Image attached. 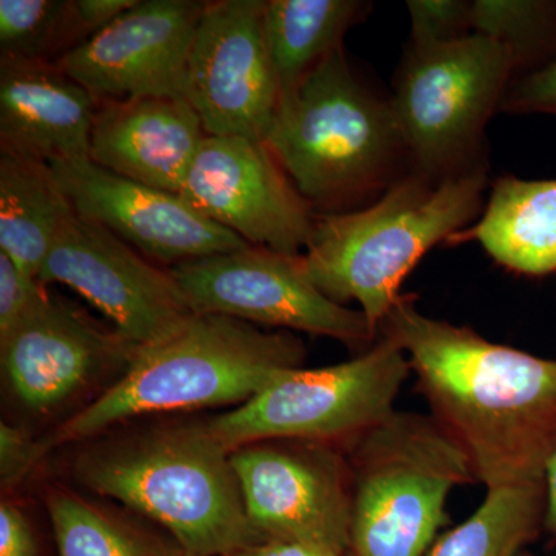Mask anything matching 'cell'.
<instances>
[{
	"label": "cell",
	"mask_w": 556,
	"mask_h": 556,
	"mask_svg": "<svg viewBox=\"0 0 556 556\" xmlns=\"http://www.w3.org/2000/svg\"><path fill=\"white\" fill-rule=\"evenodd\" d=\"M379 336L407 356L430 415L486 490L546 479L556 456V361L428 317L399 298Z\"/></svg>",
	"instance_id": "obj_1"
},
{
	"label": "cell",
	"mask_w": 556,
	"mask_h": 556,
	"mask_svg": "<svg viewBox=\"0 0 556 556\" xmlns=\"http://www.w3.org/2000/svg\"><path fill=\"white\" fill-rule=\"evenodd\" d=\"M230 455L207 422L156 427L84 448L75 477L164 527L185 556H228L262 543Z\"/></svg>",
	"instance_id": "obj_2"
},
{
	"label": "cell",
	"mask_w": 556,
	"mask_h": 556,
	"mask_svg": "<svg viewBox=\"0 0 556 556\" xmlns=\"http://www.w3.org/2000/svg\"><path fill=\"white\" fill-rule=\"evenodd\" d=\"M305 357V345L292 332L197 314L170 338L139 348L112 387L39 442V459L58 445L102 437L135 417L240 407L278 376L302 368Z\"/></svg>",
	"instance_id": "obj_3"
},
{
	"label": "cell",
	"mask_w": 556,
	"mask_h": 556,
	"mask_svg": "<svg viewBox=\"0 0 556 556\" xmlns=\"http://www.w3.org/2000/svg\"><path fill=\"white\" fill-rule=\"evenodd\" d=\"M486 172L430 179L408 170L367 207L316 214L303 270L328 299L358 303L379 332L420 258L481 214Z\"/></svg>",
	"instance_id": "obj_4"
},
{
	"label": "cell",
	"mask_w": 556,
	"mask_h": 556,
	"mask_svg": "<svg viewBox=\"0 0 556 556\" xmlns=\"http://www.w3.org/2000/svg\"><path fill=\"white\" fill-rule=\"evenodd\" d=\"M265 144L317 214L353 211L407 174L390 101L356 78L343 47L280 98Z\"/></svg>",
	"instance_id": "obj_5"
},
{
	"label": "cell",
	"mask_w": 556,
	"mask_h": 556,
	"mask_svg": "<svg viewBox=\"0 0 556 556\" xmlns=\"http://www.w3.org/2000/svg\"><path fill=\"white\" fill-rule=\"evenodd\" d=\"M353 556H427L470 460L431 415L391 413L345 450Z\"/></svg>",
	"instance_id": "obj_6"
},
{
	"label": "cell",
	"mask_w": 556,
	"mask_h": 556,
	"mask_svg": "<svg viewBox=\"0 0 556 556\" xmlns=\"http://www.w3.org/2000/svg\"><path fill=\"white\" fill-rule=\"evenodd\" d=\"M515 78L514 53L489 36L409 42L390 100L409 172L445 179L489 169L486 123Z\"/></svg>",
	"instance_id": "obj_7"
},
{
	"label": "cell",
	"mask_w": 556,
	"mask_h": 556,
	"mask_svg": "<svg viewBox=\"0 0 556 556\" xmlns=\"http://www.w3.org/2000/svg\"><path fill=\"white\" fill-rule=\"evenodd\" d=\"M412 372L393 340L342 364L295 368L278 376L240 407L207 420L214 437L236 452L266 441H303L345 450L396 412Z\"/></svg>",
	"instance_id": "obj_8"
},
{
	"label": "cell",
	"mask_w": 556,
	"mask_h": 556,
	"mask_svg": "<svg viewBox=\"0 0 556 556\" xmlns=\"http://www.w3.org/2000/svg\"><path fill=\"white\" fill-rule=\"evenodd\" d=\"M169 269L197 314L325 336L362 351L379 339L361 309L340 305L318 291L300 255L249 247Z\"/></svg>",
	"instance_id": "obj_9"
},
{
	"label": "cell",
	"mask_w": 556,
	"mask_h": 556,
	"mask_svg": "<svg viewBox=\"0 0 556 556\" xmlns=\"http://www.w3.org/2000/svg\"><path fill=\"white\" fill-rule=\"evenodd\" d=\"M38 280L75 289L138 350L170 338L197 316L170 269L156 268L104 226L78 214L54 237Z\"/></svg>",
	"instance_id": "obj_10"
},
{
	"label": "cell",
	"mask_w": 556,
	"mask_h": 556,
	"mask_svg": "<svg viewBox=\"0 0 556 556\" xmlns=\"http://www.w3.org/2000/svg\"><path fill=\"white\" fill-rule=\"evenodd\" d=\"M230 460L260 540L350 552L351 473L343 450L266 441L236 450Z\"/></svg>",
	"instance_id": "obj_11"
},
{
	"label": "cell",
	"mask_w": 556,
	"mask_h": 556,
	"mask_svg": "<svg viewBox=\"0 0 556 556\" xmlns=\"http://www.w3.org/2000/svg\"><path fill=\"white\" fill-rule=\"evenodd\" d=\"M265 7V0L204 7L186 67L185 98L207 135L268 138L280 87L263 27Z\"/></svg>",
	"instance_id": "obj_12"
},
{
	"label": "cell",
	"mask_w": 556,
	"mask_h": 556,
	"mask_svg": "<svg viewBox=\"0 0 556 556\" xmlns=\"http://www.w3.org/2000/svg\"><path fill=\"white\" fill-rule=\"evenodd\" d=\"M179 195L252 247L302 255L313 236L317 212L255 139L207 135Z\"/></svg>",
	"instance_id": "obj_13"
},
{
	"label": "cell",
	"mask_w": 556,
	"mask_h": 556,
	"mask_svg": "<svg viewBox=\"0 0 556 556\" xmlns=\"http://www.w3.org/2000/svg\"><path fill=\"white\" fill-rule=\"evenodd\" d=\"M204 7L195 0H138L56 64L97 100L185 98Z\"/></svg>",
	"instance_id": "obj_14"
},
{
	"label": "cell",
	"mask_w": 556,
	"mask_h": 556,
	"mask_svg": "<svg viewBox=\"0 0 556 556\" xmlns=\"http://www.w3.org/2000/svg\"><path fill=\"white\" fill-rule=\"evenodd\" d=\"M50 166L79 217L104 226L172 268L252 247L201 214L179 193L121 177L89 156L51 161Z\"/></svg>",
	"instance_id": "obj_15"
},
{
	"label": "cell",
	"mask_w": 556,
	"mask_h": 556,
	"mask_svg": "<svg viewBox=\"0 0 556 556\" xmlns=\"http://www.w3.org/2000/svg\"><path fill=\"white\" fill-rule=\"evenodd\" d=\"M137 350L86 311L47 295L0 340V361L14 397L30 412L47 413L110 369L129 367Z\"/></svg>",
	"instance_id": "obj_16"
},
{
	"label": "cell",
	"mask_w": 556,
	"mask_h": 556,
	"mask_svg": "<svg viewBox=\"0 0 556 556\" xmlns=\"http://www.w3.org/2000/svg\"><path fill=\"white\" fill-rule=\"evenodd\" d=\"M206 137L186 98L97 100L89 159L121 177L179 193Z\"/></svg>",
	"instance_id": "obj_17"
},
{
	"label": "cell",
	"mask_w": 556,
	"mask_h": 556,
	"mask_svg": "<svg viewBox=\"0 0 556 556\" xmlns=\"http://www.w3.org/2000/svg\"><path fill=\"white\" fill-rule=\"evenodd\" d=\"M97 98L56 62L0 58V149L51 163L89 156Z\"/></svg>",
	"instance_id": "obj_18"
},
{
	"label": "cell",
	"mask_w": 556,
	"mask_h": 556,
	"mask_svg": "<svg viewBox=\"0 0 556 556\" xmlns=\"http://www.w3.org/2000/svg\"><path fill=\"white\" fill-rule=\"evenodd\" d=\"M478 241L497 265L527 277L556 273V178H497L477 225L448 244Z\"/></svg>",
	"instance_id": "obj_19"
},
{
	"label": "cell",
	"mask_w": 556,
	"mask_h": 556,
	"mask_svg": "<svg viewBox=\"0 0 556 556\" xmlns=\"http://www.w3.org/2000/svg\"><path fill=\"white\" fill-rule=\"evenodd\" d=\"M49 163L0 152V251L38 278L62 225L75 215Z\"/></svg>",
	"instance_id": "obj_20"
},
{
	"label": "cell",
	"mask_w": 556,
	"mask_h": 556,
	"mask_svg": "<svg viewBox=\"0 0 556 556\" xmlns=\"http://www.w3.org/2000/svg\"><path fill=\"white\" fill-rule=\"evenodd\" d=\"M369 10L371 3L361 0H268L263 27L280 98L342 49L348 30Z\"/></svg>",
	"instance_id": "obj_21"
},
{
	"label": "cell",
	"mask_w": 556,
	"mask_h": 556,
	"mask_svg": "<svg viewBox=\"0 0 556 556\" xmlns=\"http://www.w3.org/2000/svg\"><path fill=\"white\" fill-rule=\"evenodd\" d=\"M546 479L486 490L481 506L427 556H519L546 529Z\"/></svg>",
	"instance_id": "obj_22"
},
{
	"label": "cell",
	"mask_w": 556,
	"mask_h": 556,
	"mask_svg": "<svg viewBox=\"0 0 556 556\" xmlns=\"http://www.w3.org/2000/svg\"><path fill=\"white\" fill-rule=\"evenodd\" d=\"M47 506L60 556H185L177 543L72 493H51Z\"/></svg>",
	"instance_id": "obj_23"
},
{
	"label": "cell",
	"mask_w": 556,
	"mask_h": 556,
	"mask_svg": "<svg viewBox=\"0 0 556 556\" xmlns=\"http://www.w3.org/2000/svg\"><path fill=\"white\" fill-rule=\"evenodd\" d=\"M86 40L75 0H0V58L58 62Z\"/></svg>",
	"instance_id": "obj_24"
},
{
	"label": "cell",
	"mask_w": 556,
	"mask_h": 556,
	"mask_svg": "<svg viewBox=\"0 0 556 556\" xmlns=\"http://www.w3.org/2000/svg\"><path fill=\"white\" fill-rule=\"evenodd\" d=\"M470 28L506 43L517 61V78L556 58V2L551 0H475Z\"/></svg>",
	"instance_id": "obj_25"
},
{
	"label": "cell",
	"mask_w": 556,
	"mask_h": 556,
	"mask_svg": "<svg viewBox=\"0 0 556 556\" xmlns=\"http://www.w3.org/2000/svg\"><path fill=\"white\" fill-rule=\"evenodd\" d=\"M412 42H448L471 35L470 2L464 0H409Z\"/></svg>",
	"instance_id": "obj_26"
},
{
	"label": "cell",
	"mask_w": 556,
	"mask_h": 556,
	"mask_svg": "<svg viewBox=\"0 0 556 556\" xmlns=\"http://www.w3.org/2000/svg\"><path fill=\"white\" fill-rule=\"evenodd\" d=\"M47 298L38 278L27 276L0 251V340L9 338Z\"/></svg>",
	"instance_id": "obj_27"
},
{
	"label": "cell",
	"mask_w": 556,
	"mask_h": 556,
	"mask_svg": "<svg viewBox=\"0 0 556 556\" xmlns=\"http://www.w3.org/2000/svg\"><path fill=\"white\" fill-rule=\"evenodd\" d=\"M500 110L515 115L544 113L556 116V58L511 80Z\"/></svg>",
	"instance_id": "obj_28"
},
{
	"label": "cell",
	"mask_w": 556,
	"mask_h": 556,
	"mask_svg": "<svg viewBox=\"0 0 556 556\" xmlns=\"http://www.w3.org/2000/svg\"><path fill=\"white\" fill-rule=\"evenodd\" d=\"M38 444H31L17 428L0 426V475L3 484L20 481L38 463Z\"/></svg>",
	"instance_id": "obj_29"
},
{
	"label": "cell",
	"mask_w": 556,
	"mask_h": 556,
	"mask_svg": "<svg viewBox=\"0 0 556 556\" xmlns=\"http://www.w3.org/2000/svg\"><path fill=\"white\" fill-rule=\"evenodd\" d=\"M0 556H39L30 522L10 501L0 506Z\"/></svg>",
	"instance_id": "obj_30"
},
{
	"label": "cell",
	"mask_w": 556,
	"mask_h": 556,
	"mask_svg": "<svg viewBox=\"0 0 556 556\" xmlns=\"http://www.w3.org/2000/svg\"><path fill=\"white\" fill-rule=\"evenodd\" d=\"M138 0H75L76 14L87 39L112 24L116 17L134 9Z\"/></svg>",
	"instance_id": "obj_31"
},
{
	"label": "cell",
	"mask_w": 556,
	"mask_h": 556,
	"mask_svg": "<svg viewBox=\"0 0 556 556\" xmlns=\"http://www.w3.org/2000/svg\"><path fill=\"white\" fill-rule=\"evenodd\" d=\"M233 556H345L329 548L295 541H262Z\"/></svg>",
	"instance_id": "obj_32"
},
{
	"label": "cell",
	"mask_w": 556,
	"mask_h": 556,
	"mask_svg": "<svg viewBox=\"0 0 556 556\" xmlns=\"http://www.w3.org/2000/svg\"><path fill=\"white\" fill-rule=\"evenodd\" d=\"M547 485V517L546 530L556 540V456L552 460L546 475Z\"/></svg>",
	"instance_id": "obj_33"
},
{
	"label": "cell",
	"mask_w": 556,
	"mask_h": 556,
	"mask_svg": "<svg viewBox=\"0 0 556 556\" xmlns=\"http://www.w3.org/2000/svg\"><path fill=\"white\" fill-rule=\"evenodd\" d=\"M228 556H233V555H228Z\"/></svg>",
	"instance_id": "obj_34"
}]
</instances>
